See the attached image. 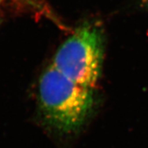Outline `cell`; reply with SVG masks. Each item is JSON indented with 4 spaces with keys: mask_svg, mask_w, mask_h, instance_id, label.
<instances>
[{
    "mask_svg": "<svg viewBox=\"0 0 148 148\" xmlns=\"http://www.w3.org/2000/svg\"><path fill=\"white\" fill-rule=\"evenodd\" d=\"M39 113L49 128L63 134L79 130L95 105L94 88L76 83L49 65L38 87Z\"/></svg>",
    "mask_w": 148,
    "mask_h": 148,
    "instance_id": "6da1fadb",
    "label": "cell"
},
{
    "mask_svg": "<svg viewBox=\"0 0 148 148\" xmlns=\"http://www.w3.org/2000/svg\"><path fill=\"white\" fill-rule=\"evenodd\" d=\"M138 3L140 8L148 10V0H138Z\"/></svg>",
    "mask_w": 148,
    "mask_h": 148,
    "instance_id": "3957f363",
    "label": "cell"
},
{
    "mask_svg": "<svg viewBox=\"0 0 148 148\" xmlns=\"http://www.w3.org/2000/svg\"><path fill=\"white\" fill-rule=\"evenodd\" d=\"M2 2V0H0V4H1V2Z\"/></svg>",
    "mask_w": 148,
    "mask_h": 148,
    "instance_id": "277c9868",
    "label": "cell"
},
{
    "mask_svg": "<svg viewBox=\"0 0 148 148\" xmlns=\"http://www.w3.org/2000/svg\"><path fill=\"white\" fill-rule=\"evenodd\" d=\"M103 43L99 26L83 23L59 46L51 65L76 83L94 88L101 74Z\"/></svg>",
    "mask_w": 148,
    "mask_h": 148,
    "instance_id": "7a4b0ae2",
    "label": "cell"
}]
</instances>
